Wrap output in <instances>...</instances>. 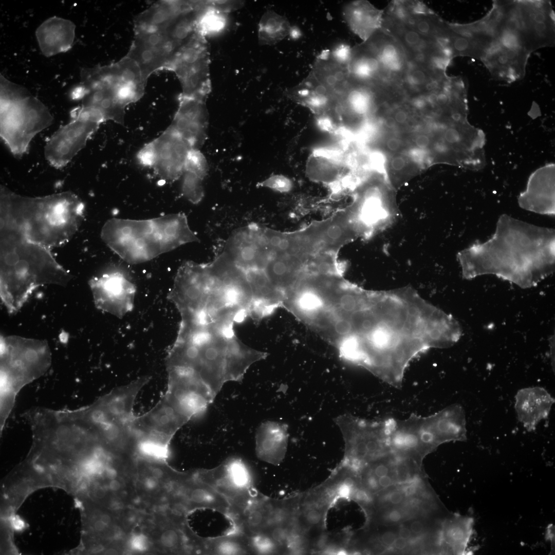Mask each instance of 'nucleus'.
I'll return each mask as SVG.
<instances>
[{
	"label": "nucleus",
	"mask_w": 555,
	"mask_h": 555,
	"mask_svg": "<svg viewBox=\"0 0 555 555\" xmlns=\"http://www.w3.org/2000/svg\"><path fill=\"white\" fill-rule=\"evenodd\" d=\"M342 321L340 357L397 387L414 358L431 348L453 345L459 332L452 316L411 287L363 289Z\"/></svg>",
	"instance_id": "nucleus-1"
},
{
	"label": "nucleus",
	"mask_w": 555,
	"mask_h": 555,
	"mask_svg": "<svg viewBox=\"0 0 555 555\" xmlns=\"http://www.w3.org/2000/svg\"><path fill=\"white\" fill-rule=\"evenodd\" d=\"M464 278L494 274L529 288L554 269L555 231L503 214L492 236L459 252Z\"/></svg>",
	"instance_id": "nucleus-2"
},
{
	"label": "nucleus",
	"mask_w": 555,
	"mask_h": 555,
	"mask_svg": "<svg viewBox=\"0 0 555 555\" xmlns=\"http://www.w3.org/2000/svg\"><path fill=\"white\" fill-rule=\"evenodd\" d=\"M177 338L168 351V364L186 369L216 395L229 381H239L264 353L243 343L233 330L211 325L181 322Z\"/></svg>",
	"instance_id": "nucleus-3"
},
{
	"label": "nucleus",
	"mask_w": 555,
	"mask_h": 555,
	"mask_svg": "<svg viewBox=\"0 0 555 555\" xmlns=\"http://www.w3.org/2000/svg\"><path fill=\"white\" fill-rule=\"evenodd\" d=\"M84 212L83 202L72 192L29 197L1 188V228L14 230L49 249L72 237Z\"/></svg>",
	"instance_id": "nucleus-4"
},
{
	"label": "nucleus",
	"mask_w": 555,
	"mask_h": 555,
	"mask_svg": "<svg viewBox=\"0 0 555 555\" xmlns=\"http://www.w3.org/2000/svg\"><path fill=\"white\" fill-rule=\"evenodd\" d=\"M106 245L126 263L139 264L192 242L199 241L183 213L149 219L112 218L102 228Z\"/></svg>",
	"instance_id": "nucleus-5"
},
{
	"label": "nucleus",
	"mask_w": 555,
	"mask_h": 555,
	"mask_svg": "<svg viewBox=\"0 0 555 555\" xmlns=\"http://www.w3.org/2000/svg\"><path fill=\"white\" fill-rule=\"evenodd\" d=\"M1 137L10 152L21 157L53 117L47 107L25 88L1 75Z\"/></svg>",
	"instance_id": "nucleus-6"
},
{
	"label": "nucleus",
	"mask_w": 555,
	"mask_h": 555,
	"mask_svg": "<svg viewBox=\"0 0 555 555\" xmlns=\"http://www.w3.org/2000/svg\"><path fill=\"white\" fill-rule=\"evenodd\" d=\"M49 249L32 243L19 232L1 229L2 286L6 290L20 289L40 284L64 275Z\"/></svg>",
	"instance_id": "nucleus-7"
},
{
	"label": "nucleus",
	"mask_w": 555,
	"mask_h": 555,
	"mask_svg": "<svg viewBox=\"0 0 555 555\" xmlns=\"http://www.w3.org/2000/svg\"><path fill=\"white\" fill-rule=\"evenodd\" d=\"M171 18L155 20L138 15L134 21V39L126 56L138 65L145 84L154 72L169 70L178 51L166 30Z\"/></svg>",
	"instance_id": "nucleus-8"
},
{
	"label": "nucleus",
	"mask_w": 555,
	"mask_h": 555,
	"mask_svg": "<svg viewBox=\"0 0 555 555\" xmlns=\"http://www.w3.org/2000/svg\"><path fill=\"white\" fill-rule=\"evenodd\" d=\"M71 117L70 121L59 127L44 147L46 160L57 168L66 166L105 122L97 111L81 105L71 112Z\"/></svg>",
	"instance_id": "nucleus-9"
},
{
	"label": "nucleus",
	"mask_w": 555,
	"mask_h": 555,
	"mask_svg": "<svg viewBox=\"0 0 555 555\" xmlns=\"http://www.w3.org/2000/svg\"><path fill=\"white\" fill-rule=\"evenodd\" d=\"M210 64L206 38L196 32L177 52L169 69L179 81L182 95L206 101L212 88Z\"/></svg>",
	"instance_id": "nucleus-10"
},
{
	"label": "nucleus",
	"mask_w": 555,
	"mask_h": 555,
	"mask_svg": "<svg viewBox=\"0 0 555 555\" xmlns=\"http://www.w3.org/2000/svg\"><path fill=\"white\" fill-rule=\"evenodd\" d=\"M381 28L399 43L408 62L413 65L446 71L454 58L450 48L420 34L384 10Z\"/></svg>",
	"instance_id": "nucleus-11"
},
{
	"label": "nucleus",
	"mask_w": 555,
	"mask_h": 555,
	"mask_svg": "<svg viewBox=\"0 0 555 555\" xmlns=\"http://www.w3.org/2000/svg\"><path fill=\"white\" fill-rule=\"evenodd\" d=\"M208 289L205 264L187 261L178 269L168 298L178 310L181 320H192L202 311Z\"/></svg>",
	"instance_id": "nucleus-12"
},
{
	"label": "nucleus",
	"mask_w": 555,
	"mask_h": 555,
	"mask_svg": "<svg viewBox=\"0 0 555 555\" xmlns=\"http://www.w3.org/2000/svg\"><path fill=\"white\" fill-rule=\"evenodd\" d=\"M98 308L122 318L132 311L136 287L126 272L117 267L93 278L89 282Z\"/></svg>",
	"instance_id": "nucleus-13"
},
{
	"label": "nucleus",
	"mask_w": 555,
	"mask_h": 555,
	"mask_svg": "<svg viewBox=\"0 0 555 555\" xmlns=\"http://www.w3.org/2000/svg\"><path fill=\"white\" fill-rule=\"evenodd\" d=\"M167 372L168 387L164 395L188 420L204 411L216 396L192 374L176 369Z\"/></svg>",
	"instance_id": "nucleus-14"
},
{
	"label": "nucleus",
	"mask_w": 555,
	"mask_h": 555,
	"mask_svg": "<svg viewBox=\"0 0 555 555\" xmlns=\"http://www.w3.org/2000/svg\"><path fill=\"white\" fill-rule=\"evenodd\" d=\"M525 39L530 53L555 42L554 13L550 1H518Z\"/></svg>",
	"instance_id": "nucleus-15"
},
{
	"label": "nucleus",
	"mask_w": 555,
	"mask_h": 555,
	"mask_svg": "<svg viewBox=\"0 0 555 555\" xmlns=\"http://www.w3.org/2000/svg\"><path fill=\"white\" fill-rule=\"evenodd\" d=\"M364 42L379 63L377 84L383 87L399 86L409 68V62L399 43L381 28Z\"/></svg>",
	"instance_id": "nucleus-16"
},
{
	"label": "nucleus",
	"mask_w": 555,
	"mask_h": 555,
	"mask_svg": "<svg viewBox=\"0 0 555 555\" xmlns=\"http://www.w3.org/2000/svg\"><path fill=\"white\" fill-rule=\"evenodd\" d=\"M188 421L163 395L150 411L141 416H135L132 427L139 438L169 445L176 432Z\"/></svg>",
	"instance_id": "nucleus-17"
},
{
	"label": "nucleus",
	"mask_w": 555,
	"mask_h": 555,
	"mask_svg": "<svg viewBox=\"0 0 555 555\" xmlns=\"http://www.w3.org/2000/svg\"><path fill=\"white\" fill-rule=\"evenodd\" d=\"M152 142L155 151L152 168L155 175L164 183L178 180L183 174L186 158L191 148L169 126Z\"/></svg>",
	"instance_id": "nucleus-18"
},
{
	"label": "nucleus",
	"mask_w": 555,
	"mask_h": 555,
	"mask_svg": "<svg viewBox=\"0 0 555 555\" xmlns=\"http://www.w3.org/2000/svg\"><path fill=\"white\" fill-rule=\"evenodd\" d=\"M178 107L169 125L188 144L191 149L200 150L208 134L209 114L206 101L178 97Z\"/></svg>",
	"instance_id": "nucleus-19"
},
{
	"label": "nucleus",
	"mask_w": 555,
	"mask_h": 555,
	"mask_svg": "<svg viewBox=\"0 0 555 555\" xmlns=\"http://www.w3.org/2000/svg\"><path fill=\"white\" fill-rule=\"evenodd\" d=\"M223 251L244 270L263 269L270 255L262 235V228L255 224L233 234Z\"/></svg>",
	"instance_id": "nucleus-20"
},
{
	"label": "nucleus",
	"mask_w": 555,
	"mask_h": 555,
	"mask_svg": "<svg viewBox=\"0 0 555 555\" xmlns=\"http://www.w3.org/2000/svg\"><path fill=\"white\" fill-rule=\"evenodd\" d=\"M530 54L524 49L508 48L493 41L480 61L493 79L512 83L525 76Z\"/></svg>",
	"instance_id": "nucleus-21"
},
{
	"label": "nucleus",
	"mask_w": 555,
	"mask_h": 555,
	"mask_svg": "<svg viewBox=\"0 0 555 555\" xmlns=\"http://www.w3.org/2000/svg\"><path fill=\"white\" fill-rule=\"evenodd\" d=\"M554 403V399L543 387H530L517 391L514 408L519 421L528 431H532L548 417Z\"/></svg>",
	"instance_id": "nucleus-22"
},
{
	"label": "nucleus",
	"mask_w": 555,
	"mask_h": 555,
	"mask_svg": "<svg viewBox=\"0 0 555 555\" xmlns=\"http://www.w3.org/2000/svg\"><path fill=\"white\" fill-rule=\"evenodd\" d=\"M76 25L56 16L48 18L36 29L35 36L42 53L49 57L69 50L75 38Z\"/></svg>",
	"instance_id": "nucleus-23"
},
{
	"label": "nucleus",
	"mask_w": 555,
	"mask_h": 555,
	"mask_svg": "<svg viewBox=\"0 0 555 555\" xmlns=\"http://www.w3.org/2000/svg\"><path fill=\"white\" fill-rule=\"evenodd\" d=\"M552 173L544 171L533 175L526 190L519 198L520 206L534 213L553 216L555 214L554 181Z\"/></svg>",
	"instance_id": "nucleus-24"
},
{
	"label": "nucleus",
	"mask_w": 555,
	"mask_h": 555,
	"mask_svg": "<svg viewBox=\"0 0 555 555\" xmlns=\"http://www.w3.org/2000/svg\"><path fill=\"white\" fill-rule=\"evenodd\" d=\"M384 10L379 9L365 0L347 3L343 9L344 18L350 29L363 42L381 29Z\"/></svg>",
	"instance_id": "nucleus-25"
},
{
	"label": "nucleus",
	"mask_w": 555,
	"mask_h": 555,
	"mask_svg": "<svg viewBox=\"0 0 555 555\" xmlns=\"http://www.w3.org/2000/svg\"><path fill=\"white\" fill-rule=\"evenodd\" d=\"M288 438L287 425L274 421L262 423L256 433V450L261 459L272 462L284 456Z\"/></svg>",
	"instance_id": "nucleus-26"
},
{
	"label": "nucleus",
	"mask_w": 555,
	"mask_h": 555,
	"mask_svg": "<svg viewBox=\"0 0 555 555\" xmlns=\"http://www.w3.org/2000/svg\"><path fill=\"white\" fill-rule=\"evenodd\" d=\"M311 71L332 95L344 92L347 89L350 78L348 67L334 60L329 51H324L320 54Z\"/></svg>",
	"instance_id": "nucleus-27"
},
{
	"label": "nucleus",
	"mask_w": 555,
	"mask_h": 555,
	"mask_svg": "<svg viewBox=\"0 0 555 555\" xmlns=\"http://www.w3.org/2000/svg\"><path fill=\"white\" fill-rule=\"evenodd\" d=\"M288 94L292 99L317 113L326 110L333 95L312 71L299 84L291 88Z\"/></svg>",
	"instance_id": "nucleus-28"
},
{
	"label": "nucleus",
	"mask_w": 555,
	"mask_h": 555,
	"mask_svg": "<svg viewBox=\"0 0 555 555\" xmlns=\"http://www.w3.org/2000/svg\"><path fill=\"white\" fill-rule=\"evenodd\" d=\"M291 28L285 16L273 10H268L262 15L258 24V43L262 45H274L289 35Z\"/></svg>",
	"instance_id": "nucleus-29"
},
{
	"label": "nucleus",
	"mask_w": 555,
	"mask_h": 555,
	"mask_svg": "<svg viewBox=\"0 0 555 555\" xmlns=\"http://www.w3.org/2000/svg\"><path fill=\"white\" fill-rule=\"evenodd\" d=\"M448 522L441 534V540L451 546L454 552L462 553L472 535L471 519H455Z\"/></svg>",
	"instance_id": "nucleus-30"
},
{
	"label": "nucleus",
	"mask_w": 555,
	"mask_h": 555,
	"mask_svg": "<svg viewBox=\"0 0 555 555\" xmlns=\"http://www.w3.org/2000/svg\"><path fill=\"white\" fill-rule=\"evenodd\" d=\"M199 15L196 22V32L206 38L221 32L227 23V13L215 9L208 4Z\"/></svg>",
	"instance_id": "nucleus-31"
},
{
	"label": "nucleus",
	"mask_w": 555,
	"mask_h": 555,
	"mask_svg": "<svg viewBox=\"0 0 555 555\" xmlns=\"http://www.w3.org/2000/svg\"><path fill=\"white\" fill-rule=\"evenodd\" d=\"M225 472L231 487L243 489L248 487L250 477L246 466L238 459L229 461L225 466Z\"/></svg>",
	"instance_id": "nucleus-32"
},
{
	"label": "nucleus",
	"mask_w": 555,
	"mask_h": 555,
	"mask_svg": "<svg viewBox=\"0 0 555 555\" xmlns=\"http://www.w3.org/2000/svg\"><path fill=\"white\" fill-rule=\"evenodd\" d=\"M181 193L183 197L193 204L200 202L204 197L203 179L187 172L183 174Z\"/></svg>",
	"instance_id": "nucleus-33"
},
{
	"label": "nucleus",
	"mask_w": 555,
	"mask_h": 555,
	"mask_svg": "<svg viewBox=\"0 0 555 555\" xmlns=\"http://www.w3.org/2000/svg\"><path fill=\"white\" fill-rule=\"evenodd\" d=\"M208 170L207 160L200 150L191 149L186 158L184 172L192 173L203 180Z\"/></svg>",
	"instance_id": "nucleus-34"
},
{
	"label": "nucleus",
	"mask_w": 555,
	"mask_h": 555,
	"mask_svg": "<svg viewBox=\"0 0 555 555\" xmlns=\"http://www.w3.org/2000/svg\"><path fill=\"white\" fill-rule=\"evenodd\" d=\"M257 187L268 188L277 192L285 193L292 189V182L289 178L284 175H273L258 182Z\"/></svg>",
	"instance_id": "nucleus-35"
},
{
	"label": "nucleus",
	"mask_w": 555,
	"mask_h": 555,
	"mask_svg": "<svg viewBox=\"0 0 555 555\" xmlns=\"http://www.w3.org/2000/svg\"><path fill=\"white\" fill-rule=\"evenodd\" d=\"M351 53V47L346 44L341 43L337 45L330 52V55L338 63L348 67Z\"/></svg>",
	"instance_id": "nucleus-36"
},
{
	"label": "nucleus",
	"mask_w": 555,
	"mask_h": 555,
	"mask_svg": "<svg viewBox=\"0 0 555 555\" xmlns=\"http://www.w3.org/2000/svg\"><path fill=\"white\" fill-rule=\"evenodd\" d=\"M137 158L142 165L152 168L155 161V151L152 141L146 144L139 150Z\"/></svg>",
	"instance_id": "nucleus-37"
},
{
	"label": "nucleus",
	"mask_w": 555,
	"mask_h": 555,
	"mask_svg": "<svg viewBox=\"0 0 555 555\" xmlns=\"http://www.w3.org/2000/svg\"><path fill=\"white\" fill-rule=\"evenodd\" d=\"M131 549L137 551H143L148 546V540L146 536L142 534H135L130 540Z\"/></svg>",
	"instance_id": "nucleus-38"
},
{
	"label": "nucleus",
	"mask_w": 555,
	"mask_h": 555,
	"mask_svg": "<svg viewBox=\"0 0 555 555\" xmlns=\"http://www.w3.org/2000/svg\"><path fill=\"white\" fill-rule=\"evenodd\" d=\"M162 544L169 548L175 546L178 541V536L174 530H167L164 532L160 539Z\"/></svg>",
	"instance_id": "nucleus-39"
},
{
	"label": "nucleus",
	"mask_w": 555,
	"mask_h": 555,
	"mask_svg": "<svg viewBox=\"0 0 555 555\" xmlns=\"http://www.w3.org/2000/svg\"><path fill=\"white\" fill-rule=\"evenodd\" d=\"M304 518L306 522L309 525H317L319 524L322 518L321 511L316 509H310L304 513Z\"/></svg>",
	"instance_id": "nucleus-40"
},
{
	"label": "nucleus",
	"mask_w": 555,
	"mask_h": 555,
	"mask_svg": "<svg viewBox=\"0 0 555 555\" xmlns=\"http://www.w3.org/2000/svg\"><path fill=\"white\" fill-rule=\"evenodd\" d=\"M354 498L360 503H368L371 502V496L364 489H358L353 492Z\"/></svg>",
	"instance_id": "nucleus-41"
},
{
	"label": "nucleus",
	"mask_w": 555,
	"mask_h": 555,
	"mask_svg": "<svg viewBox=\"0 0 555 555\" xmlns=\"http://www.w3.org/2000/svg\"><path fill=\"white\" fill-rule=\"evenodd\" d=\"M396 538V534L391 531L384 532L381 536V540L383 544L388 547L393 546Z\"/></svg>",
	"instance_id": "nucleus-42"
},
{
	"label": "nucleus",
	"mask_w": 555,
	"mask_h": 555,
	"mask_svg": "<svg viewBox=\"0 0 555 555\" xmlns=\"http://www.w3.org/2000/svg\"><path fill=\"white\" fill-rule=\"evenodd\" d=\"M272 537L275 541L281 543L286 539V530L281 527L274 528L272 532Z\"/></svg>",
	"instance_id": "nucleus-43"
},
{
	"label": "nucleus",
	"mask_w": 555,
	"mask_h": 555,
	"mask_svg": "<svg viewBox=\"0 0 555 555\" xmlns=\"http://www.w3.org/2000/svg\"><path fill=\"white\" fill-rule=\"evenodd\" d=\"M367 487L371 491H376L379 489V484L377 478L373 475L368 476L366 480Z\"/></svg>",
	"instance_id": "nucleus-44"
},
{
	"label": "nucleus",
	"mask_w": 555,
	"mask_h": 555,
	"mask_svg": "<svg viewBox=\"0 0 555 555\" xmlns=\"http://www.w3.org/2000/svg\"><path fill=\"white\" fill-rule=\"evenodd\" d=\"M388 501L393 504H398L403 499V494L399 491H393L388 496Z\"/></svg>",
	"instance_id": "nucleus-45"
},
{
	"label": "nucleus",
	"mask_w": 555,
	"mask_h": 555,
	"mask_svg": "<svg viewBox=\"0 0 555 555\" xmlns=\"http://www.w3.org/2000/svg\"><path fill=\"white\" fill-rule=\"evenodd\" d=\"M387 520L393 523H396L402 519V514L400 511L393 509L388 512L387 515Z\"/></svg>",
	"instance_id": "nucleus-46"
},
{
	"label": "nucleus",
	"mask_w": 555,
	"mask_h": 555,
	"mask_svg": "<svg viewBox=\"0 0 555 555\" xmlns=\"http://www.w3.org/2000/svg\"><path fill=\"white\" fill-rule=\"evenodd\" d=\"M410 530L415 534L421 533L424 529V525L420 521H414L410 525Z\"/></svg>",
	"instance_id": "nucleus-47"
},
{
	"label": "nucleus",
	"mask_w": 555,
	"mask_h": 555,
	"mask_svg": "<svg viewBox=\"0 0 555 555\" xmlns=\"http://www.w3.org/2000/svg\"><path fill=\"white\" fill-rule=\"evenodd\" d=\"M388 473V468L384 464H379L375 467L374 469V473L375 475L378 477L386 475H387Z\"/></svg>",
	"instance_id": "nucleus-48"
},
{
	"label": "nucleus",
	"mask_w": 555,
	"mask_h": 555,
	"mask_svg": "<svg viewBox=\"0 0 555 555\" xmlns=\"http://www.w3.org/2000/svg\"><path fill=\"white\" fill-rule=\"evenodd\" d=\"M394 118L397 122L403 123L408 118V114L404 110L401 109L395 113Z\"/></svg>",
	"instance_id": "nucleus-49"
},
{
	"label": "nucleus",
	"mask_w": 555,
	"mask_h": 555,
	"mask_svg": "<svg viewBox=\"0 0 555 555\" xmlns=\"http://www.w3.org/2000/svg\"><path fill=\"white\" fill-rule=\"evenodd\" d=\"M405 161L404 159L400 157H397L395 158L392 161V168L397 171L401 170L404 166Z\"/></svg>",
	"instance_id": "nucleus-50"
},
{
	"label": "nucleus",
	"mask_w": 555,
	"mask_h": 555,
	"mask_svg": "<svg viewBox=\"0 0 555 555\" xmlns=\"http://www.w3.org/2000/svg\"><path fill=\"white\" fill-rule=\"evenodd\" d=\"M429 143V138L425 135H420L416 139V144L420 148L427 147Z\"/></svg>",
	"instance_id": "nucleus-51"
},
{
	"label": "nucleus",
	"mask_w": 555,
	"mask_h": 555,
	"mask_svg": "<svg viewBox=\"0 0 555 555\" xmlns=\"http://www.w3.org/2000/svg\"><path fill=\"white\" fill-rule=\"evenodd\" d=\"M407 540L400 536L397 537L393 546L398 550H402L407 545Z\"/></svg>",
	"instance_id": "nucleus-52"
},
{
	"label": "nucleus",
	"mask_w": 555,
	"mask_h": 555,
	"mask_svg": "<svg viewBox=\"0 0 555 555\" xmlns=\"http://www.w3.org/2000/svg\"><path fill=\"white\" fill-rule=\"evenodd\" d=\"M446 138L450 142H454L458 139V134L455 130H449L446 134Z\"/></svg>",
	"instance_id": "nucleus-53"
},
{
	"label": "nucleus",
	"mask_w": 555,
	"mask_h": 555,
	"mask_svg": "<svg viewBox=\"0 0 555 555\" xmlns=\"http://www.w3.org/2000/svg\"><path fill=\"white\" fill-rule=\"evenodd\" d=\"M12 525L15 529L20 530L24 528L25 524L20 517L15 516L12 519Z\"/></svg>",
	"instance_id": "nucleus-54"
},
{
	"label": "nucleus",
	"mask_w": 555,
	"mask_h": 555,
	"mask_svg": "<svg viewBox=\"0 0 555 555\" xmlns=\"http://www.w3.org/2000/svg\"><path fill=\"white\" fill-rule=\"evenodd\" d=\"M399 536L405 540H408L412 535V532L410 529L406 527H401L399 530Z\"/></svg>",
	"instance_id": "nucleus-55"
},
{
	"label": "nucleus",
	"mask_w": 555,
	"mask_h": 555,
	"mask_svg": "<svg viewBox=\"0 0 555 555\" xmlns=\"http://www.w3.org/2000/svg\"><path fill=\"white\" fill-rule=\"evenodd\" d=\"M378 480L379 486L382 487H387L392 483L391 478L387 475L379 477Z\"/></svg>",
	"instance_id": "nucleus-56"
},
{
	"label": "nucleus",
	"mask_w": 555,
	"mask_h": 555,
	"mask_svg": "<svg viewBox=\"0 0 555 555\" xmlns=\"http://www.w3.org/2000/svg\"><path fill=\"white\" fill-rule=\"evenodd\" d=\"M387 147L392 151L397 150L400 145L399 141L396 138H390L386 143Z\"/></svg>",
	"instance_id": "nucleus-57"
},
{
	"label": "nucleus",
	"mask_w": 555,
	"mask_h": 555,
	"mask_svg": "<svg viewBox=\"0 0 555 555\" xmlns=\"http://www.w3.org/2000/svg\"><path fill=\"white\" fill-rule=\"evenodd\" d=\"M417 486L415 484L410 485L404 489V493L405 495L410 496L414 494L416 491Z\"/></svg>",
	"instance_id": "nucleus-58"
},
{
	"label": "nucleus",
	"mask_w": 555,
	"mask_h": 555,
	"mask_svg": "<svg viewBox=\"0 0 555 555\" xmlns=\"http://www.w3.org/2000/svg\"><path fill=\"white\" fill-rule=\"evenodd\" d=\"M289 35L293 39H297L301 35L300 30L295 27H291Z\"/></svg>",
	"instance_id": "nucleus-59"
},
{
	"label": "nucleus",
	"mask_w": 555,
	"mask_h": 555,
	"mask_svg": "<svg viewBox=\"0 0 555 555\" xmlns=\"http://www.w3.org/2000/svg\"><path fill=\"white\" fill-rule=\"evenodd\" d=\"M105 525L102 521H97L95 525V528L98 531H101L105 528Z\"/></svg>",
	"instance_id": "nucleus-60"
},
{
	"label": "nucleus",
	"mask_w": 555,
	"mask_h": 555,
	"mask_svg": "<svg viewBox=\"0 0 555 555\" xmlns=\"http://www.w3.org/2000/svg\"><path fill=\"white\" fill-rule=\"evenodd\" d=\"M110 486L112 489L114 490H117L119 487V484L116 480H113L111 482Z\"/></svg>",
	"instance_id": "nucleus-61"
},
{
	"label": "nucleus",
	"mask_w": 555,
	"mask_h": 555,
	"mask_svg": "<svg viewBox=\"0 0 555 555\" xmlns=\"http://www.w3.org/2000/svg\"><path fill=\"white\" fill-rule=\"evenodd\" d=\"M101 521L105 524L109 523L110 521L109 517L108 515H104L101 518Z\"/></svg>",
	"instance_id": "nucleus-62"
},
{
	"label": "nucleus",
	"mask_w": 555,
	"mask_h": 555,
	"mask_svg": "<svg viewBox=\"0 0 555 555\" xmlns=\"http://www.w3.org/2000/svg\"><path fill=\"white\" fill-rule=\"evenodd\" d=\"M394 123V119L393 118L389 117L386 120V124L387 126H392Z\"/></svg>",
	"instance_id": "nucleus-63"
}]
</instances>
